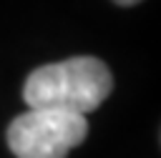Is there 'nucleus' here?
I'll use <instances>...</instances> for the list:
<instances>
[{"label":"nucleus","instance_id":"1","mask_svg":"<svg viewBox=\"0 0 161 158\" xmlns=\"http://www.w3.org/2000/svg\"><path fill=\"white\" fill-rule=\"evenodd\" d=\"M113 90V75L101 58L75 55L35 68L23 83L28 108H58L88 115Z\"/></svg>","mask_w":161,"mask_h":158},{"label":"nucleus","instance_id":"2","mask_svg":"<svg viewBox=\"0 0 161 158\" xmlns=\"http://www.w3.org/2000/svg\"><path fill=\"white\" fill-rule=\"evenodd\" d=\"M8 148L15 158H65L88 135L80 113L58 108H28L8 125Z\"/></svg>","mask_w":161,"mask_h":158},{"label":"nucleus","instance_id":"3","mask_svg":"<svg viewBox=\"0 0 161 158\" xmlns=\"http://www.w3.org/2000/svg\"><path fill=\"white\" fill-rule=\"evenodd\" d=\"M116 5H136V3H141V0H113Z\"/></svg>","mask_w":161,"mask_h":158}]
</instances>
